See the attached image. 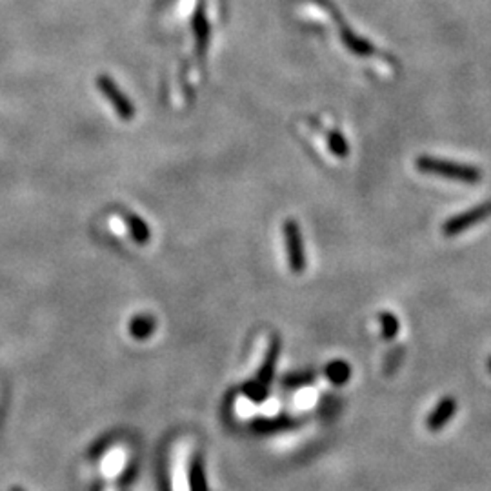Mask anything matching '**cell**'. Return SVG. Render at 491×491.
Listing matches in <instances>:
<instances>
[{"instance_id":"6da1fadb","label":"cell","mask_w":491,"mask_h":491,"mask_svg":"<svg viewBox=\"0 0 491 491\" xmlns=\"http://www.w3.org/2000/svg\"><path fill=\"white\" fill-rule=\"evenodd\" d=\"M417 168L422 173L442 176V179H449V181L466 182V184H477V182H480V179H482L479 169L473 168V166H464V164L431 159V157H420V159L417 160Z\"/></svg>"},{"instance_id":"7a4b0ae2","label":"cell","mask_w":491,"mask_h":491,"mask_svg":"<svg viewBox=\"0 0 491 491\" xmlns=\"http://www.w3.org/2000/svg\"><path fill=\"white\" fill-rule=\"evenodd\" d=\"M491 217V201L479 204V206L471 208L468 211H462V213L455 215V217L448 218L444 224H442V233L448 239H453V237L462 235L464 231L471 230L477 224L484 222Z\"/></svg>"},{"instance_id":"3957f363","label":"cell","mask_w":491,"mask_h":491,"mask_svg":"<svg viewBox=\"0 0 491 491\" xmlns=\"http://www.w3.org/2000/svg\"><path fill=\"white\" fill-rule=\"evenodd\" d=\"M284 242L290 268L295 273H300L304 269V266H306V261H304L303 237H300V230H298L295 220H286L284 222Z\"/></svg>"},{"instance_id":"277c9868","label":"cell","mask_w":491,"mask_h":491,"mask_svg":"<svg viewBox=\"0 0 491 491\" xmlns=\"http://www.w3.org/2000/svg\"><path fill=\"white\" fill-rule=\"evenodd\" d=\"M277 353H278V346L277 342H273L271 348H269L268 359L262 362V368L259 370V373H256L255 380L246 386V391H248V395L252 397V399L261 400L266 395V391H268V384L269 380H271V373H273V364H275V361H277Z\"/></svg>"},{"instance_id":"5b68a950","label":"cell","mask_w":491,"mask_h":491,"mask_svg":"<svg viewBox=\"0 0 491 491\" xmlns=\"http://www.w3.org/2000/svg\"><path fill=\"white\" fill-rule=\"evenodd\" d=\"M457 399L453 397H444L436 402V406L433 407V412L429 413L428 419H426V428L429 429L431 433L441 431L448 426V422L455 417L458 410Z\"/></svg>"},{"instance_id":"8992f818","label":"cell","mask_w":491,"mask_h":491,"mask_svg":"<svg viewBox=\"0 0 491 491\" xmlns=\"http://www.w3.org/2000/svg\"><path fill=\"white\" fill-rule=\"evenodd\" d=\"M378 322H380L382 337H384L386 340H393L395 337L399 335L400 322H399V319L393 315V313H390V311H384V313H380V315H378Z\"/></svg>"},{"instance_id":"52a82bcc","label":"cell","mask_w":491,"mask_h":491,"mask_svg":"<svg viewBox=\"0 0 491 491\" xmlns=\"http://www.w3.org/2000/svg\"><path fill=\"white\" fill-rule=\"evenodd\" d=\"M126 224L128 227H130V233L131 237H133L137 242L144 244L147 242V239H149V231H147L146 224L140 220L137 215H126Z\"/></svg>"},{"instance_id":"ba28073f","label":"cell","mask_w":491,"mask_h":491,"mask_svg":"<svg viewBox=\"0 0 491 491\" xmlns=\"http://www.w3.org/2000/svg\"><path fill=\"white\" fill-rule=\"evenodd\" d=\"M327 377H329V380L335 382V384H344L346 380L349 378V375H351V370H349V366L346 364V362H332V364L327 366L326 370Z\"/></svg>"},{"instance_id":"9c48e42d","label":"cell","mask_w":491,"mask_h":491,"mask_svg":"<svg viewBox=\"0 0 491 491\" xmlns=\"http://www.w3.org/2000/svg\"><path fill=\"white\" fill-rule=\"evenodd\" d=\"M191 491H206V484H204V477H202L201 462H195L193 470H191Z\"/></svg>"},{"instance_id":"30bf717a","label":"cell","mask_w":491,"mask_h":491,"mask_svg":"<svg viewBox=\"0 0 491 491\" xmlns=\"http://www.w3.org/2000/svg\"><path fill=\"white\" fill-rule=\"evenodd\" d=\"M152 320V319H149ZM147 319H135L133 324H131V333H133V337H146L147 333L152 332V322H149Z\"/></svg>"},{"instance_id":"8fae6325","label":"cell","mask_w":491,"mask_h":491,"mask_svg":"<svg viewBox=\"0 0 491 491\" xmlns=\"http://www.w3.org/2000/svg\"><path fill=\"white\" fill-rule=\"evenodd\" d=\"M490 371H491V361H490Z\"/></svg>"}]
</instances>
